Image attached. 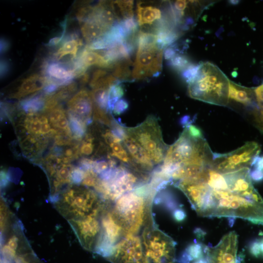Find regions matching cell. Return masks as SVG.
I'll return each instance as SVG.
<instances>
[{
	"label": "cell",
	"instance_id": "cb8c5ba5",
	"mask_svg": "<svg viewBox=\"0 0 263 263\" xmlns=\"http://www.w3.org/2000/svg\"><path fill=\"white\" fill-rule=\"evenodd\" d=\"M1 263H42L31 248L17 251L13 254L1 258Z\"/></svg>",
	"mask_w": 263,
	"mask_h": 263
},
{
	"label": "cell",
	"instance_id": "3957f363",
	"mask_svg": "<svg viewBox=\"0 0 263 263\" xmlns=\"http://www.w3.org/2000/svg\"><path fill=\"white\" fill-rule=\"evenodd\" d=\"M107 201L89 187L72 184L55 202L56 209L68 221L101 214Z\"/></svg>",
	"mask_w": 263,
	"mask_h": 263
},
{
	"label": "cell",
	"instance_id": "d6986e66",
	"mask_svg": "<svg viewBox=\"0 0 263 263\" xmlns=\"http://www.w3.org/2000/svg\"><path fill=\"white\" fill-rule=\"evenodd\" d=\"M43 71L44 76L64 84L71 82L74 77L72 70L66 69L60 63H47L44 65Z\"/></svg>",
	"mask_w": 263,
	"mask_h": 263
},
{
	"label": "cell",
	"instance_id": "e575fe53",
	"mask_svg": "<svg viewBox=\"0 0 263 263\" xmlns=\"http://www.w3.org/2000/svg\"><path fill=\"white\" fill-rule=\"evenodd\" d=\"M199 67V64H191L181 72L182 78L188 83L190 82L196 75Z\"/></svg>",
	"mask_w": 263,
	"mask_h": 263
},
{
	"label": "cell",
	"instance_id": "8d00e7d4",
	"mask_svg": "<svg viewBox=\"0 0 263 263\" xmlns=\"http://www.w3.org/2000/svg\"><path fill=\"white\" fill-rule=\"evenodd\" d=\"M129 107V103L125 99H120L115 104L113 113L115 115H119L126 112Z\"/></svg>",
	"mask_w": 263,
	"mask_h": 263
},
{
	"label": "cell",
	"instance_id": "9c48e42d",
	"mask_svg": "<svg viewBox=\"0 0 263 263\" xmlns=\"http://www.w3.org/2000/svg\"><path fill=\"white\" fill-rule=\"evenodd\" d=\"M106 259L112 263H150L144 253L141 238L137 235L123 237Z\"/></svg>",
	"mask_w": 263,
	"mask_h": 263
},
{
	"label": "cell",
	"instance_id": "2e32d148",
	"mask_svg": "<svg viewBox=\"0 0 263 263\" xmlns=\"http://www.w3.org/2000/svg\"><path fill=\"white\" fill-rule=\"evenodd\" d=\"M47 78L38 74H33L24 79L17 90L10 97L20 99L44 89L47 85Z\"/></svg>",
	"mask_w": 263,
	"mask_h": 263
},
{
	"label": "cell",
	"instance_id": "44dd1931",
	"mask_svg": "<svg viewBox=\"0 0 263 263\" xmlns=\"http://www.w3.org/2000/svg\"><path fill=\"white\" fill-rule=\"evenodd\" d=\"M76 61L87 69L92 65L109 69L108 63L98 51L89 50L86 47L80 53Z\"/></svg>",
	"mask_w": 263,
	"mask_h": 263
},
{
	"label": "cell",
	"instance_id": "b9f144b4",
	"mask_svg": "<svg viewBox=\"0 0 263 263\" xmlns=\"http://www.w3.org/2000/svg\"><path fill=\"white\" fill-rule=\"evenodd\" d=\"M63 31L61 34V35L58 37H56L54 38H52L49 41L48 43H47V45L49 46H54L57 45L58 43H59L61 40L63 38L65 30H66V20L64 22V24L63 25Z\"/></svg>",
	"mask_w": 263,
	"mask_h": 263
},
{
	"label": "cell",
	"instance_id": "d4e9b609",
	"mask_svg": "<svg viewBox=\"0 0 263 263\" xmlns=\"http://www.w3.org/2000/svg\"><path fill=\"white\" fill-rule=\"evenodd\" d=\"M45 96L36 95L21 101L19 104L21 110L26 113H38L43 111Z\"/></svg>",
	"mask_w": 263,
	"mask_h": 263
},
{
	"label": "cell",
	"instance_id": "f5cc1de1",
	"mask_svg": "<svg viewBox=\"0 0 263 263\" xmlns=\"http://www.w3.org/2000/svg\"><path fill=\"white\" fill-rule=\"evenodd\" d=\"M240 2V0H229L228 1V2L231 4V5H237L239 2Z\"/></svg>",
	"mask_w": 263,
	"mask_h": 263
},
{
	"label": "cell",
	"instance_id": "f1b7e54d",
	"mask_svg": "<svg viewBox=\"0 0 263 263\" xmlns=\"http://www.w3.org/2000/svg\"><path fill=\"white\" fill-rule=\"evenodd\" d=\"M137 49L148 48L157 45V37L153 33L140 30L137 35Z\"/></svg>",
	"mask_w": 263,
	"mask_h": 263
},
{
	"label": "cell",
	"instance_id": "ac0fdd59",
	"mask_svg": "<svg viewBox=\"0 0 263 263\" xmlns=\"http://www.w3.org/2000/svg\"><path fill=\"white\" fill-rule=\"evenodd\" d=\"M45 113L47 115L52 127L57 132H64L72 136L67 113L61 106L59 105Z\"/></svg>",
	"mask_w": 263,
	"mask_h": 263
},
{
	"label": "cell",
	"instance_id": "f907efd6",
	"mask_svg": "<svg viewBox=\"0 0 263 263\" xmlns=\"http://www.w3.org/2000/svg\"><path fill=\"white\" fill-rule=\"evenodd\" d=\"M8 44L5 40H2L1 41V45H0V51L1 52H3L6 51V49L7 48Z\"/></svg>",
	"mask_w": 263,
	"mask_h": 263
},
{
	"label": "cell",
	"instance_id": "bcb514c9",
	"mask_svg": "<svg viewBox=\"0 0 263 263\" xmlns=\"http://www.w3.org/2000/svg\"><path fill=\"white\" fill-rule=\"evenodd\" d=\"M173 217L176 221L180 222L185 219L186 215L183 209L178 208L174 210L173 212Z\"/></svg>",
	"mask_w": 263,
	"mask_h": 263
},
{
	"label": "cell",
	"instance_id": "e0dca14e",
	"mask_svg": "<svg viewBox=\"0 0 263 263\" xmlns=\"http://www.w3.org/2000/svg\"><path fill=\"white\" fill-rule=\"evenodd\" d=\"M228 98L252 109L257 106L253 89L239 85L230 80Z\"/></svg>",
	"mask_w": 263,
	"mask_h": 263
},
{
	"label": "cell",
	"instance_id": "4dcf8cb0",
	"mask_svg": "<svg viewBox=\"0 0 263 263\" xmlns=\"http://www.w3.org/2000/svg\"><path fill=\"white\" fill-rule=\"evenodd\" d=\"M109 89L102 88H95L91 92L94 103L100 109L107 112Z\"/></svg>",
	"mask_w": 263,
	"mask_h": 263
},
{
	"label": "cell",
	"instance_id": "ffe728a7",
	"mask_svg": "<svg viewBox=\"0 0 263 263\" xmlns=\"http://www.w3.org/2000/svg\"><path fill=\"white\" fill-rule=\"evenodd\" d=\"M79 23L82 35L87 45L99 39L107 32L93 19H90Z\"/></svg>",
	"mask_w": 263,
	"mask_h": 263
},
{
	"label": "cell",
	"instance_id": "7c38bea8",
	"mask_svg": "<svg viewBox=\"0 0 263 263\" xmlns=\"http://www.w3.org/2000/svg\"><path fill=\"white\" fill-rule=\"evenodd\" d=\"M238 236L235 231L225 235L213 247H205L209 263H239L237 259Z\"/></svg>",
	"mask_w": 263,
	"mask_h": 263
},
{
	"label": "cell",
	"instance_id": "f6af8a7d",
	"mask_svg": "<svg viewBox=\"0 0 263 263\" xmlns=\"http://www.w3.org/2000/svg\"><path fill=\"white\" fill-rule=\"evenodd\" d=\"M250 250L253 255L258 256L261 254L259 241L253 242L250 245Z\"/></svg>",
	"mask_w": 263,
	"mask_h": 263
},
{
	"label": "cell",
	"instance_id": "8fae6325",
	"mask_svg": "<svg viewBox=\"0 0 263 263\" xmlns=\"http://www.w3.org/2000/svg\"><path fill=\"white\" fill-rule=\"evenodd\" d=\"M163 49L157 45L138 48L132 76L134 79H145L158 76L162 67Z\"/></svg>",
	"mask_w": 263,
	"mask_h": 263
},
{
	"label": "cell",
	"instance_id": "74e56055",
	"mask_svg": "<svg viewBox=\"0 0 263 263\" xmlns=\"http://www.w3.org/2000/svg\"><path fill=\"white\" fill-rule=\"evenodd\" d=\"M188 135L194 139H200L203 137L202 132L201 130L196 126L191 123L185 126Z\"/></svg>",
	"mask_w": 263,
	"mask_h": 263
},
{
	"label": "cell",
	"instance_id": "db71d44e",
	"mask_svg": "<svg viewBox=\"0 0 263 263\" xmlns=\"http://www.w3.org/2000/svg\"><path fill=\"white\" fill-rule=\"evenodd\" d=\"M261 253L263 254V239L259 241Z\"/></svg>",
	"mask_w": 263,
	"mask_h": 263
},
{
	"label": "cell",
	"instance_id": "52a82bcc",
	"mask_svg": "<svg viewBox=\"0 0 263 263\" xmlns=\"http://www.w3.org/2000/svg\"><path fill=\"white\" fill-rule=\"evenodd\" d=\"M141 239L150 263H175V244L168 235L149 225L144 228Z\"/></svg>",
	"mask_w": 263,
	"mask_h": 263
},
{
	"label": "cell",
	"instance_id": "1f68e13d",
	"mask_svg": "<svg viewBox=\"0 0 263 263\" xmlns=\"http://www.w3.org/2000/svg\"><path fill=\"white\" fill-rule=\"evenodd\" d=\"M94 139V137L92 133H86L80 144V155L89 156L93 153L94 150H96Z\"/></svg>",
	"mask_w": 263,
	"mask_h": 263
},
{
	"label": "cell",
	"instance_id": "f546056e",
	"mask_svg": "<svg viewBox=\"0 0 263 263\" xmlns=\"http://www.w3.org/2000/svg\"><path fill=\"white\" fill-rule=\"evenodd\" d=\"M132 64L131 59H123L117 61L112 68L113 75L117 79H127L131 75L130 67Z\"/></svg>",
	"mask_w": 263,
	"mask_h": 263
},
{
	"label": "cell",
	"instance_id": "ab89813d",
	"mask_svg": "<svg viewBox=\"0 0 263 263\" xmlns=\"http://www.w3.org/2000/svg\"><path fill=\"white\" fill-rule=\"evenodd\" d=\"M257 106H263V83L253 89Z\"/></svg>",
	"mask_w": 263,
	"mask_h": 263
},
{
	"label": "cell",
	"instance_id": "c3c4849f",
	"mask_svg": "<svg viewBox=\"0 0 263 263\" xmlns=\"http://www.w3.org/2000/svg\"><path fill=\"white\" fill-rule=\"evenodd\" d=\"M79 78H80V82L81 84H84L88 82L89 79V75L88 73H86Z\"/></svg>",
	"mask_w": 263,
	"mask_h": 263
},
{
	"label": "cell",
	"instance_id": "4fadbf2b",
	"mask_svg": "<svg viewBox=\"0 0 263 263\" xmlns=\"http://www.w3.org/2000/svg\"><path fill=\"white\" fill-rule=\"evenodd\" d=\"M67 113L83 121L87 126L93 121L94 101L91 92L82 89L68 102Z\"/></svg>",
	"mask_w": 263,
	"mask_h": 263
},
{
	"label": "cell",
	"instance_id": "816d5d0a",
	"mask_svg": "<svg viewBox=\"0 0 263 263\" xmlns=\"http://www.w3.org/2000/svg\"><path fill=\"white\" fill-rule=\"evenodd\" d=\"M193 263H209L207 258L203 257L196 260Z\"/></svg>",
	"mask_w": 263,
	"mask_h": 263
},
{
	"label": "cell",
	"instance_id": "5b68a950",
	"mask_svg": "<svg viewBox=\"0 0 263 263\" xmlns=\"http://www.w3.org/2000/svg\"><path fill=\"white\" fill-rule=\"evenodd\" d=\"M213 157L204 138L194 139L184 129L177 141L169 147L163 163L207 167L211 166Z\"/></svg>",
	"mask_w": 263,
	"mask_h": 263
},
{
	"label": "cell",
	"instance_id": "ba28073f",
	"mask_svg": "<svg viewBox=\"0 0 263 263\" xmlns=\"http://www.w3.org/2000/svg\"><path fill=\"white\" fill-rule=\"evenodd\" d=\"M260 150V146L257 143L248 142L232 151L225 154L213 153L210 167L222 173L249 168L259 155Z\"/></svg>",
	"mask_w": 263,
	"mask_h": 263
},
{
	"label": "cell",
	"instance_id": "30bf717a",
	"mask_svg": "<svg viewBox=\"0 0 263 263\" xmlns=\"http://www.w3.org/2000/svg\"><path fill=\"white\" fill-rule=\"evenodd\" d=\"M101 214L68 221L82 247L94 253L102 237Z\"/></svg>",
	"mask_w": 263,
	"mask_h": 263
},
{
	"label": "cell",
	"instance_id": "8992f818",
	"mask_svg": "<svg viewBox=\"0 0 263 263\" xmlns=\"http://www.w3.org/2000/svg\"><path fill=\"white\" fill-rule=\"evenodd\" d=\"M127 133L145 150L154 165L163 162L169 147L164 142L157 118L149 115L141 124L127 128Z\"/></svg>",
	"mask_w": 263,
	"mask_h": 263
},
{
	"label": "cell",
	"instance_id": "681fc988",
	"mask_svg": "<svg viewBox=\"0 0 263 263\" xmlns=\"http://www.w3.org/2000/svg\"><path fill=\"white\" fill-rule=\"evenodd\" d=\"M0 72H1V76H3L6 73V72L7 71V69L8 68L7 64H6L5 62H4L3 61L1 62V65H0Z\"/></svg>",
	"mask_w": 263,
	"mask_h": 263
},
{
	"label": "cell",
	"instance_id": "83f0119b",
	"mask_svg": "<svg viewBox=\"0 0 263 263\" xmlns=\"http://www.w3.org/2000/svg\"><path fill=\"white\" fill-rule=\"evenodd\" d=\"M205 247L200 243H194L187 247L179 259L180 263H189L190 261L197 260L203 257Z\"/></svg>",
	"mask_w": 263,
	"mask_h": 263
},
{
	"label": "cell",
	"instance_id": "7a4b0ae2",
	"mask_svg": "<svg viewBox=\"0 0 263 263\" xmlns=\"http://www.w3.org/2000/svg\"><path fill=\"white\" fill-rule=\"evenodd\" d=\"M229 80L214 64L201 63L196 75L188 83V95L207 103L225 106L229 101Z\"/></svg>",
	"mask_w": 263,
	"mask_h": 263
},
{
	"label": "cell",
	"instance_id": "f35d334b",
	"mask_svg": "<svg viewBox=\"0 0 263 263\" xmlns=\"http://www.w3.org/2000/svg\"><path fill=\"white\" fill-rule=\"evenodd\" d=\"M178 47L176 45H170L165 49L163 54L166 60L169 61L178 54Z\"/></svg>",
	"mask_w": 263,
	"mask_h": 263
},
{
	"label": "cell",
	"instance_id": "5bb4252c",
	"mask_svg": "<svg viewBox=\"0 0 263 263\" xmlns=\"http://www.w3.org/2000/svg\"><path fill=\"white\" fill-rule=\"evenodd\" d=\"M122 142L133 163L134 170L147 173L153 170L155 165L147 152L134 138L127 133Z\"/></svg>",
	"mask_w": 263,
	"mask_h": 263
},
{
	"label": "cell",
	"instance_id": "ee69618b",
	"mask_svg": "<svg viewBox=\"0 0 263 263\" xmlns=\"http://www.w3.org/2000/svg\"><path fill=\"white\" fill-rule=\"evenodd\" d=\"M188 3L186 0H179L175 1L173 6L177 11L183 12L186 8Z\"/></svg>",
	"mask_w": 263,
	"mask_h": 263
},
{
	"label": "cell",
	"instance_id": "7bdbcfd3",
	"mask_svg": "<svg viewBox=\"0 0 263 263\" xmlns=\"http://www.w3.org/2000/svg\"><path fill=\"white\" fill-rule=\"evenodd\" d=\"M251 180L255 182H259L263 180V171L254 169L250 171Z\"/></svg>",
	"mask_w": 263,
	"mask_h": 263
},
{
	"label": "cell",
	"instance_id": "4316f807",
	"mask_svg": "<svg viewBox=\"0 0 263 263\" xmlns=\"http://www.w3.org/2000/svg\"><path fill=\"white\" fill-rule=\"evenodd\" d=\"M67 113L74 139L78 142H81L87 133L88 126L83 121Z\"/></svg>",
	"mask_w": 263,
	"mask_h": 263
},
{
	"label": "cell",
	"instance_id": "d6a6232c",
	"mask_svg": "<svg viewBox=\"0 0 263 263\" xmlns=\"http://www.w3.org/2000/svg\"><path fill=\"white\" fill-rule=\"evenodd\" d=\"M191 64L189 58L186 56L178 54L168 61V65L173 70L181 72Z\"/></svg>",
	"mask_w": 263,
	"mask_h": 263
},
{
	"label": "cell",
	"instance_id": "836d02e7",
	"mask_svg": "<svg viewBox=\"0 0 263 263\" xmlns=\"http://www.w3.org/2000/svg\"><path fill=\"white\" fill-rule=\"evenodd\" d=\"M119 21L128 38L137 32L138 25H139L134 17L124 19Z\"/></svg>",
	"mask_w": 263,
	"mask_h": 263
},
{
	"label": "cell",
	"instance_id": "d590c367",
	"mask_svg": "<svg viewBox=\"0 0 263 263\" xmlns=\"http://www.w3.org/2000/svg\"><path fill=\"white\" fill-rule=\"evenodd\" d=\"M253 121L257 127L263 132V106L252 109Z\"/></svg>",
	"mask_w": 263,
	"mask_h": 263
},
{
	"label": "cell",
	"instance_id": "6da1fadb",
	"mask_svg": "<svg viewBox=\"0 0 263 263\" xmlns=\"http://www.w3.org/2000/svg\"><path fill=\"white\" fill-rule=\"evenodd\" d=\"M250 171L245 168L225 173V180L215 187L208 186L200 173L175 186L200 216L239 218L263 225V200L253 186Z\"/></svg>",
	"mask_w": 263,
	"mask_h": 263
},
{
	"label": "cell",
	"instance_id": "9a60e30c",
	"mask_svg": "<svg viewBox=\"0 0 263 263\" xmlns=\"http://www.w3.org/2000/svg\"><path fill=\"white\" fill-rule=\"evenodd\" d=\"M103 138L106 144L109 155L119 160L126 166L129 165L134 169L133 163L122 141L111 130H108L104 132Z\"/></svg>",
	"mask_w": 263,
	"mask_h": 263
},
{
	"label": "cell",
	"instance_id": "277c9868",
	"mask_svg": "<svg viewBox=\"0 0 263 263\" xmlns=\"http://www.w3.org/2000/svg\"><path fill=\"white\" fill-rule=\"evenodd\" d=\"M147 194L136 188L126 193L110 204L109 211L125 236L137 235L145 222Z\"/></svg>",
	"mask_w": 263,
	"mask_h": 263
},
{
	"label": "cell",
	"instance_id": "603a6c76",
	"mask_svg": "<svg viewBox=\"0 0 263 263\" xmlns=\"http://www.w3.org/2000/svg\"><path fill=\"white\" fill-rule=\"evenodd\" d=\"M82 45V40L76 35H73L68 40L63 43L55 54V56L58 60L67 55L70 56L74 59L76 57L79 47Z\"/></svg>",
	"mask_w": 263,
	"mask_h": 263
},
{
	"label": "cell",
	"instance_id": "484cf974",
	"mask_svg": "<svg viewBox=\"0 0 263 263\" xmlns=\"http://www.w3.org/2000/svg\"><path fill=\"white\" fill-rule=\"evenodd\" d=\"M111 4L118 21L133 17L132 0H116Z\"/></svg>",
	"mask_w": 263,
	"mask_h": 263
},
{
	"label": "cell",
	"instance_id": "60d3db41",
	"mask_svg": "<svg viewBox=\"0 0 263 263\" xmlns=\"http://www.w3.org/2000/svg\"><path fill=\"white\" fill-rule=\"evenodd\" d=\"M108 73L106 71L102 69H97L94 72L90 82V86L93 88L96 82L102 77L107 75Z\"/></svg>",
	"mask_w": 263,
	"mask_h": 263
},
{
	"label": "cell",
	"instance_id": "7402d4cb",
	"mask_svg": "<svg viewBox=\"0 0 263 263\" xmlns=\"http://www.w3.org/2000/svg\"><path fill=\"white\" fill-rule=\"evenodd\" d=\"M137 22L140 26L151 24L155 20L161 18L160 10L154 6H144L138 3L136 9Z\"/></svg>",
	"mask_w": 263,
	"mask_h": 263
},
{
	"label": "cell",
	"instance_id": "7dc6e473",
	"mask_svg": "<svg viewBox=\"0 0 263 263\" xmlns=\"http://www.w3.org/2000/svg\"><path fill=\"white\" fill-rule=\"evenodd\" d=\"M252 166H253L255 169L263 171V155L257 156L255 158Z\"/></svg>",
	"mask_w": 263,
	"mask_h": 263
}]
</instances>
